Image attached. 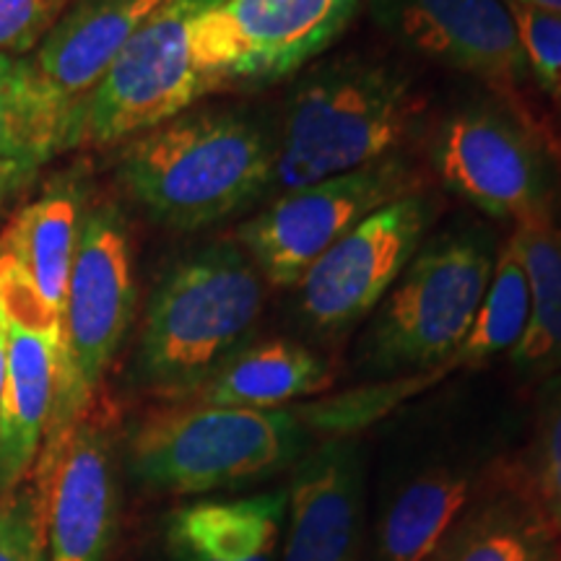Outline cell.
Masks as SVG:
<instances>
[{
  "instance_id": "cell-31",
  "label": "cell",
  "mask_w": 561,
  "mask_h": 561,
  "mask_svg": "<svg viewBox=\"0 0 561 561\" xmlns=\"http://www.w3.org/2000/svg\"><path fill=\"white\" fill-rule=\"evenodd\" d=\"M515 3L528 5V9L553 13V16H561V0H515Z\"/></svg>"
},
{
  "instance_id": "cell-27",
  "label": "cell",
  "mask_w": 561,
  "mask_h": 561,
  "mask_svg": "<svg viewBox=\"0 0 561 561\" xmlns=\"http://www.w3.org/2000/svg\"><path fill=\"white\" fill-rule=\"evenodd\" d=\"M0 561H47L45 510L30 479L0 496Z\"/></svg>"
},
{
  "instance_id": "cell-4",
  "label": "cell",
  "mask_w": 561,
  "mask_h": 561,
  "mask_svg": "<svg viewBox=\"0 0 561 561\" xmlns=\"http://www.w3.org/2000/svg\"><path fill=\"white\" fill-rule=\"evenodd\" d=\"M494 263V240L479 227L447 231L421 248L364 333L362 367L385 377L453 367Z\"/></svg>"
},
{
  "instance_id": "cell-12",
  "label": "cell",
  "mask_w": 561,
  "mask_h": 561,
  "mask_svg": "<svg viewBox=\"0 0 561 561\" xmlns=\"http://www.w3.org/2000/svg\"><path fill=\"white\" fill-rule=\"evenodd\" d=\"M30 481L45 510L47 561H104L117 523V447L100 398L55 445L42 447Z\"/></svg>"
},
{
  "instance_id": "cell-32",
  "label": "cell",
  "mask_w": 561,
  "mask_h": 561,
  "mask_svg": "<svg viewBox=\"0 0 561 561\" xmlns=\"http://www.w3.org/2000/svg\"><path fill=\"white\" fill-rule=\"evenodd\" d=\"M21 174L19 172H13L11 167H0V198H3V193H5V187L11 185L13 180H19Z\"/></svg>"
},
{
  "instance_id": "cell-10",
  "label": "cell",
  "mask_w": 561,
  "mask_h": 561,
  "mask_svg": "<svg viewBox=\"0 0 561 561\" xmlns=\"http://www.w3.org/2000/svg\"><path fill=\"white\" fill-rule=\"evenodd\" d=\"M359 0H221L193 24L198 66L219 89L289 79L322 55Z\"/></svg>"
},
{
  "instance_id": "cell-16",
  "label": "cell",
  "mask_w": 561,
  "mask_h": 561,
  "mask_svg": "<svg viewBox=\"0 0 561 561\" xmlns=\"http://www.w3.org/2000/svg\"><path fill=\"white\" fill-rule=\"evenodd\" d=\"M286 525V489L242 500L193 502L167 517L172 561H276Z\"/></svg>"
},
{
  "instance_id": "cell-13",
  "label": "cell",
  "mask_w": 561,
  "mask_h": 561,
  "mask_svg": "<svg viewBox=\"0 0 561 561\" xmlns=\"http://www.w3.org/2000/svg\"><path fill=\"white\" fill-rule=\"evenodd\" d=\"M369 11L377 26L426 60L502 91L530 79L507 0H371Z\"/></svg>"
},
{
  "instance_id": "cell-30",
  "label": "cell",
  "mask_w": 561,
  "mask_h": 561,
  "mask_svg": "<svg viewBox=\"0 0 561 561\" xmlns=\"http://www.w3.org/2000/svg\"><path fill=\"white\" fill-rule=\"evenodd\" d=\"M5 371H9V328H5V318L0 312V398H3L5 388Z\"/></svg>"
},
{
  "instance_id": "cell-29",
  "label": "cell",
  "mask_w": 561,
  "mask_h": 561,
  "mask_svg": "<svg viewBox=\"0 0 561 561\" xmlns=\"http://www.w3.org/2000/svg\"><path fill=\"white\" fill-rule=\"evenodd\" d=\"M73 0H0V50L24 53L58 24Z\"/></svg>"
},
{
  "instance_id": "cell-26",
  "label": "cell",
  "mask_w": 561,
  "mask_h": 561,
  "mask_svg": "<svg viewBox=\"0 0 561 561\" xmlns=\"http://www.w3.org/2000/svg\"><path fill=\"white\" fill-rule=\"evenodd\" d=\"M525 489L561 536V377L543 385Z\"/></svg>"
},
{
  "instance_id": "cell-11",
  "label": "cell",
  "mask_w": 561,
  "mask_h": 561,
  "mask_svg": "<svg viewBox=\"0 0 561 561\" xmlns=\"http://www.w3.org/2000/svg\"><path fill=\"white\" fill-rule=\"evenodd\" d=\"M434 203L421 191L377 208L299 278V314L314 333L341 335L371 314L421 250Z\"/></svg>"
},
{
  "instance_id": "cell-18",
  "label": "cell",
  "mask_w": 561,
  "mask_h": 561,
  "mask_svg": "<svg viewBox=\"0 0 561 561\" xmlns=\"http://www.w3.org/2000/svg\"><path fill=\"white\" fill-rule=\"evenodd\" d=\"M331 385L322 356L301 343L273 339L250 343L191 398L203 405L276 411L299 398L318 396Z\"/></svg>"
},
{
  "instance_id": "cell-3",
  "label": "cell",
  "mask_w": 561,
  "mask_h": 561,
  "mask_svg": "<svg viewBox=\"0 0 561 561\" xmlns=\"http://www.w3.org/2000/svg\"><path fill=\"white\" fill-rule=\"evenodd\" d=\"M416 107L409 73L392 62L364 55L320 62L286 102L271 191L289 193L392 157Z\"/></svg>"
},
{
  "instance_id": "cell-14",
  "label": "cell",
  "mask_w": 561,
  "mask_h": 561,
  "mask_svg": "<svg viewBox=\"0 0 561 561\" xmlns=\"http://www.w3.org/2000/svg\"><path fill=\"white\" fill-rule=\"evenodd\" d=\"M284 528L278 561H359L364 466L356 442L325 439L297 460Z\"/></svg>"
},
{
  "instance_id": "cell-20",
  "label": "cell",
  "mask_w": 561,
  "mask_h": 561,
  "mask_svg": "<svg viewBox=\"0 0 561 561\" xmlns=\"http://www.w3.org/2000/svg\"><path fill=\"white\" fill-rule=\"evenodd\" d=\"M81 221V195L73 187H55L16 210L0 234V255L21 268L55 312L66 305Z\"/></svg>"
},
{
  "instance_id": "cell-24",
  "label": "cell",
  "mask_w": 561,
  "mask_h": 561,
  "mask_svg": "<svg viewBox=\"0 0 561 561\" xmlns=\"http://www.w3.org/2000/svg\"><path fill=\"white\" fill-rule=\"evenodd\" d=\"M530 320V286L515 248L504 242L496 252L489 289L476 314L471 333L455 354L453 367H479L502 354H512Z\"/></svg>"
},
{
  "instance_id": "cell-7",
  "label": "cell",
  "mask_w": 561,
  "mask_h": 561,
  "mask_svg": "<svg viewBox=\"0 0 561 561\" xmlns=\"http://www.w3.org/2000/svg\"><path fill=\"white\" fill-rule=\"evenodd\" d=\"M221 0H167L125 42L102 81L70 117L66 149L110 146L136 138L185 112L195 100L216 91L198 66L193 24Z\"/></svg>"
},
{
  "instance_id": "cell-25",
  "label": "cell",
  "mask_w": 561,
  "mask_h": 561,
  "mask_svg": "<svg viewBox=\"0 0 561 561\" xmlns=\"http://www.w3.org/2000/svg\"><path fill=\"white\" fill-rule=\"evenodd\" d=\"M439 375L442 369L390 377V380L364 385L359 390L322 398V401L305 403L291 411L297 413V419L307 432H314L328 439H348L351 434L362 432L364 426L375 424L377 419H382L396 405L409 401L411 396H416L426 385H432Z\"/></svg>"
},
{
  "instance_id": "cell-8",
  "label": "cell",
  "mask_w": 561,
  "mask_h": 561,
  "mask_svg": "<svg viewBox=\"0 0 561 561\" xmlns=\"http://www.w3.org/2000/svg\"><path fill=\"white\" fill-rule=\"evenodd\" d=\"M432 167L447 191L515 224L553 219L557 174L541 136L502 104H466L434 130Z\"/></svg>"
},
{
  "instance_id": "cell-17",
  "label": "cell",
  "mask_w": 561,
  "mask_h": 561,
  "mask_svg": "<svg viewBox=\"0 0 561 561\" xmlns=\"http://www.w3.org/2000/svg\"><path fill=\"white\" fill-rule=\"evenodd\" d=\"M9 371L0 398V496L30 479L53 409L58 341L9 325Z\"/></svg>"
},
{
  "instance_id": "cell-15",
  "label": "cell",
  "mask_w": 561,
  "mask_h": 561,
  "mask_svg": "<svg viewBox=\"0 0 561 561\" xmlns=\"http://www.w3.org/2000/svg\"><path fill=\"white\" fill-rule=\"evenodd\" d=\"M161 3L167 0H73L45 34L30 66L68 125L125 42Z\"/></svg>"
},
{
  "instance_id": "cell-23",
  "label": "cell",
  "mask_w": 561,
  "mask_h": 561,
  "mask_svg": "<svg viewBox=\"0 0 561 561\" xmlns=\"http://www.w3.org/2000/svg\"><path fill=\"white\" fill-rule=\"evenodd\" d=\"M68 121L30 60L0 55V167L24 174L66 149Z\"/></svg>"
},
{
  "instance_id": "cell-1",
  "label": "cell",
  "mask_w": 561,
  "mask_h": 561,
  "mask_svg": "<svg viewBox=\"0 0 561 561\" xmlns=\"http://www.w3.org/2000/svg\"><path fill=\"white\" fill-rule=\"evenodd\" d=\"M265 280L237 242L191 252L161 276L133 354V382L161 401H191L237 351L250 346Z\"/></svg>"
},
{
  "instance_id": "cell-21",
  "label": "cell",
  "mask_w": 561,
  "mask_h": 561,
  "mask_svg": "<svg viewBox=\"0 0 561 561\" xmlns=\"http://www.w3.org/2000/svg\"><path fill=\"white\" fill-rule=\"evenodd\" d=\"M471 500V476L437 466L413 476L392 496L377 525L371 561H432Z\"/></svg>"
},
{
  "instance_id": "cell-19",
  "label": "cell",
  "mask_w": 561,
  "mask_h": 561,
  "mask_svg": "<svg viewBox=\"0 0 561 561\" xmlns=\"http://www.w3.org/2000/svg\"><path fill=\"white\" fill-rule=\"evenodd\" d=\"M432 561H561V536L525 483H512L458 517Z\"/></svg>"
},
{
  "instance_id": "cell-2",
  "label": "cell",
  "mask_w": 561,
  "mask_h": 561,
  "mask_svg": "<svg viewBox=\"0 0 561 561\" xmlns=\"http://www.w3.org/2000/svg\"><path fill=\"white\" fill-rule=\"evenodd\" d=\"M276 138L240 112L178 115L125 146L117 178L151 219L198 231L240 214L273 182Z\"/></svg>"
},
{
  "instance_id": "cell-28",
  "label": "cell",
  "mask_w": 561,
  "mask_h": 561,
  "mask_svg": "<svg viewBox=\"0 0 561 561\" xmlns=\"http://www.w3.org/2000/svg\"><path fill=\"white\" fill-rule=\"evenodd\" d=\"M507 5L515 19L528 76L551 100L561 102V16L528 9L515 0H507Z\"/></svg>"
},
{
  "instance_id": "cell-6",
  "label": "cell",
  "mask_w": 561,
  "mask_h": 561,
  "mask_svg": "<svg viewBox=\"0 0 561 561\" xmlns=\"http://www.w3.org/2000/svg\"><path fill=\"white\" fill-rule=\"evenodd\" d=\"M133 244L121 208L100 203L81 221L55 359L53 409L42 447L55 445L96 401L136 314ZM39 447V450H42Z\"/></svg>"
},
{
  "instance_id": "cell-5",
  "label": "cell",
  "mask_w": 561,
  "mask_h": 561,
  "mask_svg": "<svg viewBox=\"0 0 561 561\" xmlns=\"http://www.w3.org/2000/svg\"><path fill=\"white\" fill-rule=\"evenodd\" d=\"M307 430L291 409L257 411L174 403L146 416L128 442V466L146 486L206 494L294 466Z\"/></svg>"
},
{
  "instance_id": "cell-22",
  "label": "cell",
  "mask_w": 561,
  "mask_h": 561,
  "mask_svg": "<svg viewBox=\"0 0 561 561\" xmlns=\"http://www.w3.org/2000/svg\"><path fill=\"white\" fill-rule=\"evenodd\" d=\"M530 286V320L512 364L533 380L561 377V227L553 219L520 221L507 240Z\"/></svg>"
},
{
  "instance_id": "cell-9",
  "label": "cell",
  "mask_w": 561,
  "mask_h": 561,
  "mask_svg": "<svg viewBox=\"0 0 561 561\" xmlns=\"http://www.w3.org/2000/svg\"><path fill=\"white\" fill-rule=\"evenodd\" d=\"M419 191V174L392 153L362 170L280 193L244 224L237 244L276 289L297 286L307 268L377 208Z\"/></svg>"
}]
</instances>
